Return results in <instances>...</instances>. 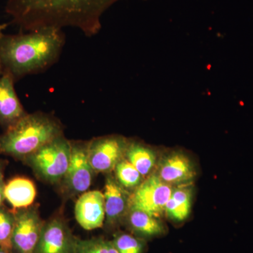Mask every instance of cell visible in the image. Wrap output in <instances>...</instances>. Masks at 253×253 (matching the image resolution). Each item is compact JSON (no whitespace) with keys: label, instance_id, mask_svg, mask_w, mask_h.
Masks as SVG:
<instances>
[{"label":"cell","instance_id":"1","mask_svg":"<svg viewBox=\"0 0 253 253\" xmlns=\"http://www.w3.org/2000/svg\"><path fill=\"white\" fill-rule=\"evenodd\" d=\"M120 0H7L5 11L23 31L73 27L91 37L105 11Z\"/></svg>","mask_w":253,"mask_h":253},{"label":"cell","instance_id":"2","mask_svg":"<svg viewBox=\"0 0 253 253\" xmlns=\"http://www.w3.org/2000/svg\"><path fill=\"white\" fill-rule=\"evenodd\" d=\"M62 30L46 28L0 38V62L3 72L15 82L29 75L44 72L57 62L63 46Z\"/></svg>","mask_w":253,"mask_h":253},{"label":"cell","instance_id":"3","mask_svg":"<svg viewBox=\"0 0 253 253\" xmlns=\"http://www.w3.org/2000/svg\"><path fill=\"white\" fill-rule=\"evenodd\" d=\"M63 135L62 125L54 116L27 113L0 135V154L23 161Z\"/></svg>","mask_w":253,"mask_h":253},{"label":"cell","instance_id":"4","mask_svg":"<svg viewBox=\"0 0 253 253\" xmlns=\"http://www.w3.org/2000/svg\"><path fill=\"white\" fill-rule=\"evenodd\" d=\"M71 156V142L64 135L56 138L23 160L37 177L51 184L62 181L67 172Z\"/></svg>","mask_w":253,"mask_h":253},{"label":"cell","instance_id":"5","mask_svg":"<svg viewBox=\"0 0 253 253\" xmlns=\"http://www.w3.org/2000/svg\"><path fill=\"white\" fill-rule=\"evenodd\" d=\"M14 209V208H13ZM11 253H36L44 222L36 206L14 209Z\"/></svg>","mask_w":253,"mask_h":253},{"label":"cell","instance_id":"6","mask_svg":"<svg viewBox=\"0 0 253 253\" xmlns=\"http://www.w3.org/2000/svg\"><path fill=\"white\" fill-rule=\"evenodd\" d=\"M71 156L62 179L63 191L70 196L84 194L90 187L94 170L88 156L89 141H71Z\"/></svg>","mask_w":253,"mask_h":253},{"label":"cell","instance_id":"7","mask_svg":"<svg viewBox=\"0 0 253 253\" xmlns=\"http://www.w3.org/2000/svg\"><path fill=\"white\" fill-rule=\"evenodd\" d=\"M172 188L156 174L143 181L129 197V208L140 210L158 218L165 211Z\"/></svg>","mask_w":253,"mask_h":253},{"label":"cell","instance_id":"8","mask_svg":"<svg viewBox=\"0 0 253 253\" xmlns=\"http://www.w3.org/2000/svg\"><path fill=\"white\" fill-rule=\"evenodd\" d=\"M127 139L110 135L89 141L88 156L94 173H110L126 156Z\"/></svg>","mask_w":253,"mask_h":253},{"label":"cell","instance_id":"9","mask_svg":"<svg viewBox=\"0 0 253 253\" xmlns=\"http://www.w3.org/2000/svg\"><path fill=\"white\" fill-rule=\"evenodd\" d=\"M78 239L66 220L55 216L44 222L36 253H76Z\"/></svg>","mask_w":253,"mask_h":253},{"label":"cell","instance_id":"10","mask_svg":"<svg viewBox=\"0 0 253 253\" xmlns=\"http://www.w3.org/2000/svg\"><path fill=\"white\" fill-rule=\"evenodd\" d=\"M76 220L85 230L102 227L106 212L104 194L99 191H86L81 194L75 206Z\"/></svg>","mask_w":253,"mask_h":253},{"label":"cell","instance_id":"11","mask_svg":"<svg viewBox=\"0 0 253 253\" xmlns=\"http://www.w3.org/2000/svg\"><path fill=\"white\" fill-rule=\"evenodd\" d=\"M14 78L3 72L0 76V126L4 131L16 124L27 112L18 99Z\"/></svg>","mask_w":253,"mask_h":253},{"label":"cell","instance_id":"12","mask_svg":"<svg viewBox=\"0 0 253 253\" xmlns=\"http://www.w3.org/2000/svg\"><path fill=\"white\" fill-rule=\"evenodd\" d=\"M106 226L113 227L126 217L129 208L130 194L118 183L116 177L108 176L104 192Z\"/></svg>","mask_w":253,"mask_h":253},{"label":"cell","instance_id":"13","mask_svg":"<svg viewBox=\"0 0 253 253\" xmlns=\"http://www.w3.org/2000/svg\"><path fill=\"white\" fill-rule=\"evenodd\" d=\"M196 175L189 158L181 152L165 156L160 164L158 176L167 184H179L192 180Z\"/></svg>","mask_w":253,"mask_h":253},{"label":"cell","instance_id":"14","mask_svg":"<svg viewBox=\"0 0 253 253\" xmlns=\"http://www.w3.org/2000/svg\"><path fill=\"white\" fill-rule=\"evenodd\" d=\"M36 194V187L33 181L23 176L13 178L5 185V199L14 209L33 206Z\"/></svg>","mask_w":253,"mask_h":253},{"label":"cell","instance_id":"15","mask_svg":"<svg viewBox=\"0 0 253 253\" xmlns=\"http://www.w3.org/2000/svg\"><path fill=\"white\" fill-rule=\"evenodd\" d=\"M126 218L129 229L141 237H153L164 232V228L157 218L140 210L129 208Z\"/></svg>","mask_w":253,"mask_h":253},{"label":"cell","instance_id":"16","mask_svg":"<svg viewBox=\"0 0 253 253\" xmlns=\"http://www.w3.org/2000/svg\"><path fill=\"white\" fill-rule=\"evenodd\" d=\"M125 158L130 162L143 176H147L156 164L154 150L140 141L128 140Z\"/></svg>","mask_w":253,"mask_h":253},{"label":"cell","instance_id":"17","mask_svg":"<svg viewBox=\"0 0 253 253\" xmlns=\"http://www.w3.org/2000/svg\"><path fill=\"white\" fill-rule=\"evenodd\" d=\"M191 206V191L184 187L172 190V195L165 208V212L171 219L183 221L189 216Z\"/></svg>","mask_w":253,"mask_h":253},{"label":"cell","instance_id":"18","mask_svg":"<svg viewBox=\"0 0 253 253\" xmlns=\"http://www.w3.org/2000/svg\"><path fill=\"white\" fill-rule=\"evenodd\" d=\"M114 171L116 180L126 189H135L143 181L144 176L126 158L118 163Z\"/></svg>","mask_w":253,"mask_h":253},{"label":"cell","instance_id":"19","mask_svg":"<svg viewBox=\"0 0 253 253\" xmlns=\"http://www.w3.org/2000/svg\"><path fill=\"white\" fill-rule=\"evenodd\" d=\"M14 223V209H8L3 205L0 207V248L11 253Z\"/></svg>","mask_w":253,"mask_h":253},{"label":"cell","instance_id":"20","mask_svg":"<svg viewBox=\"0 0 253 253\" xmlns=\"http://www.w3.org/2000/svg\"><path fill=\"white\" fill-rule=\"evenodd\" d=\"M76 253H119L113 241L104 238L78 239Z\"/></svg>","mask_w":253,"mask_h":253},{"label":"cell","instance_id":"21","mask_svg":"<svg viewBox=\"0 0 253 253\" xmlns=\"http://www.w3.org/2000/svg\"><path fill=\"white\" fill-rule=\"evenodd\" d=\"M113 242L119 253H143L144 251V240L127 233H116Z\"/></svg>","mask_w":253,"mask_h":253},{"label":"cell","instance_id":"22","mask_svg":"<svg viewBox=\"0 0 253 253\" xmlns=\"http://www.w3.org/2000/svg\"><path fill=\"white\" fill-rule=\"evenodd\" d=\"M6 164L7 161H0V207L4 205L5 200L4 189L6 184L4 181V171Z\"/></svg>","mask_w":253,"mask_h":253},{"label":"cell","instance_id":"23","mask_svg":"<svg viewBox=\"0 0 253 253\" xmlns=\"http://www.w3.org/2000/svg\"><path fill=\"white\" fill-rule=\"evenodd\" d=\"M8 25L6 23H0V38L4 34V31L7 27ZM3 69L1 66V62H0V76L2 75Z\"/></svg>","mask_w":253,"mask_h":253},{"label":"cell","instance_id":"24","mask_svg":"<svg viewBox=\"0 0 253 253\" xmlns=\"http://www.w3.org/2000/svg\"><path fill=\"white\" fill-rule=\"evenodd\" d=\"M0 253H11L8 252V251H5V250L1 249V248H0Z\"/></svg>","mask_w":253,"mask_h":253}]
</instances>
